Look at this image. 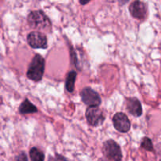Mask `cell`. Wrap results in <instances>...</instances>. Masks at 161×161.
I'll list each match as a JSON object with an SVG mask.
<instances>
[{"label": "cell", "instance_id": "5bb4252c", "mask_svg": "<svg viewBox=\"0 0 161 161\" xmlns=\"http://www.w3.org/2000/svg\"><path fill=\"white\" fill-rule=\"evenodd\" d=\"M16 160H17V161H28L27 155L24 152L20 153L17 157Z\"/></svg>", "mask_w": 161, "mask_h": 161}, {"label": "cell", "instance_id": "8fae6325", "mask_svg": "<svg viewBox=\"0 0 161 161\" xmlns=\"http://www.w3.org/2000/svg\"><path fill=\"white\" fill-rule=\"evenodd\" d=\"M75 79H76V72H75V71H71V72L68 74L65 83L66 89H67V91H69V92H72V91H74Z\"/></svg>", "mask_w": 161, "mask_h": 161}, {"label": "cell", "instance_id": "7a4b0ae2", "mask_svg": "<svg viewBox=\"0 0 161 161\" xmlns=\"http://www.w3.org/2000/svg\"><path fill=\"white\" fill-rule=\"evenodd\" d=\"M28 21L30 26L39 30H44L50 27V21L48 17L41 10L32 11L29 14Z\"/></svg>", "mask_w": 161, "mask_h": 161}, {"label": "cell", "instance_id": "9a60e30c", "mask_svg": "<svg viewBox=\"0 0 161 161\" xmlns=\"http://www.w3.org/2000/svg\"><path fill=\"white\" fill-rule=\"evenodd\" d=\"M50 161H68L62 156L59 155V154H56L54 157H52L51 160L50 159Z\"/></svg>", "mask_w": 161, "mask_h": 161}, {"label": "cell", "instance_id": "30bf717a", "mask_svg": "<svg viewBox=\"0 0 161 161\" xmlns=\"http://www.w3.org/2000/svg\"><path fill=\"white\" fill-rule=\"evenodd\" d=\"M37 111V108L32 103H31L28 99H25L19 108V112L21 114H30V113H36Z\"/></svg>", "mask_w": 161, "mask_h": 161}, {"label": "cell", "instance_id": "3957f363", "mask_svg": "<svg viewBox=\"0 0 161 161\" xmlns=\"http://www.w3.org/2000/svg\"><path fill=\"white\" fill-rule=\"evenodd\" d=\"M103 153L105 157L114 161H121L122 151L119 145L113 140H108L104 143Z\"/></svg>", "mask_w": 161, "mask_h": 161}, {"label": "cell", "instance_id": "5b68a950", "mask_svg": "<svg viewBox=\"0 0 161 161\" xmlns=\"http://www.w3.org/2000/svg\"><path fill=\"white\" fill-rule=\"evenodd\" d=\"M28 44L35 49H46L47 47V36L39 31H32L27 38Z\"/></svg>", "mask_w": 161, "mask_h": 161}, {"label": "cell", "instance_id": "4fadbf2b", "mask_svg": "<svg viewBox=\"0 0 161 161\" xmlns=\"http://www.w3.org/2000/svg\"><path fill=\"white\" fill-rule=\"evenodd\" d=\"M142 148L148 151H153V146L152 141L149 138H144L141 143Z\"/></svg>", "mask_w": 161, "mask_h": 161}, {"label": "cell", "instance_id": "8992f818", "mask_svg": "<svg viewBox=\"0 0 161 161\" xmlns=\"http://www.w3.org/2000/svg\"><path fill=\"white\" fill-rule=\"evenodd\" d=\"M81 97L83 103L90 107L98 106L101 104V98L98 94L94 90L89 87H86L82 90Z\"/></svg>", "mask_w": 161, "mask_h": 161}, {"label": "cell", "instance_id": "2e32d148", "mask_svg": "<svg viewBox=\"0 0 161 161\" xmlns=\"http://www.w3.org/2000/svg\"><path fill=\"white\" fill-rule=\"evenodd\" d=\"M89 3V2H83V1H80V3L81 5H86V4H87V3Z\"/></svg>", "mask_w": 161, "mask_h": 161}, {"label": "cell", "instance_id": "6da1fadb", "mask_svg": "<svg viewBox=\"0 0 161 161\" xmlns=\"http://www.w3.org/2000/svg\"><path fill=\"white\" fill-rule=\"evenodd\" d=\"M45 69V60L41 55L36 54L31 60L27 75L30 80L38 82L42 80Z\"/></svg>", "mask_w": 161, "mask_h": 161}, {"label": "cell", "instance_id": "277c9868", "mask_svg": "<svg viewBox=\"0 0 161 161\" xmlns=\"http://www.w3.org/2000/svg\"><path fill=\"white\" fill-rule=\"evenodd\" d=\"M86 118L91 126L97 127L103 124L105 116L98 107H89L86 111Z\"/></svg>", "mask_w": 161, "mask_h": 161}, {"label": "cell", "instance_id": "ba28073f", "mask_svg": "<svg viewBox=\"0 0 161 161\" xmlns=\"http://www.w3.org/2000/svg\"><path fill=\"white\" fill-rule=\"evenodd\" d=\"M132 17L137 19H143L146 15L147 9L144 3L141 1H135L130 5L129 7Z\"/></svg>", "mask_w": 161, "mask_h": 161}, {"label": "cell", "instance_id": "e0dca14e", "mask_svg": "<svg viewBox=\"0 0 161 161\" xmlns=\"http://www.w3.org/2000/svg\"><path fill=\"white\" fill-rule=\"evenodd\" d=\"M100 161H102V160H100Z\"/></svg>", "mask_w": 161, "mask_h": 161}, {"label": "cell", "instance_id": "7c38bea8", "mask_svg": "<svg viewBox=\"0 0 161 161\" xmlns=\"http://www.w3.org/2000/svg\"><path fill=\"white\" fill-rule=\"evenodd\" d=\"M30 158L31 161H44V154L42 151L34 147L31 149L29 153Z\"/></svg>", "mask_w": 161, "mask_h": 161}, {"label": "cell", "instance_id": "9c48e42d", "mask_svg": "<svg viewBox=\"0 0 161 161\" xmlns=\"http://www.w3.org/2000/svg\"><path fill=\"white\" fill-rule=\"evenodd\" d=\"M127 108L129 113L135 117H138L142 114L141 102L136 97H130L127 99Z\"/></svg>", "mask_w": 161, "mask_h": 161}, {"label": "cell", "instance_id": "52a82bcc", "mask_svg": "<svg viewBox=\"0 0 161 161\" xmlns=\"http://www.w3.org/2000/svg\"><path fill=\"white\" fill-rule=\"evenodd\" d=\"M114 127L119 132L126 133L130 129V122L127 115L123 113H117L113 118Z\"/></svg>", "mask_w": 161, "mask_h": 161}]
</instances>
